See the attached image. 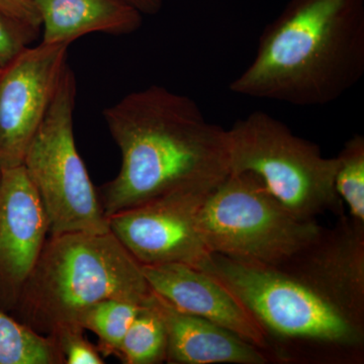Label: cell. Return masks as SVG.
<instances>
[{
    "label": "cell",
    "instance_id": "cell-1",
    "mask_svg": "<svg viewBox=\"0 0 364 364\" xmlns=\"http://www.w3.org/2000/svg\"><path fill=\"white\" fill-rule=\"evenodd\" d=\"M102 116L122 156L119 174L97 188L107 218L178 189H214L230 174L227 129L193 98L151 85Z\"/></svg>",
    "mask_w": 364,
    "mask_h": 364
},
{
    "label": "cell",
    "instance_id": "cell-2",
    "mask_svg": "<svg viewBox=\"0 0 364 364\" xmlns=\"http://www.w3.org/2000/svg\"><path fill=\"white\" fill-rule=\"evenodd\" d=\"M363 74L364 0H289L230 90L314 107L338 100Z\"/></svg>",
    "mask_w": 364,
    "mask_h": 364
},
{
    "label": "cell",
    "instance_id": "cell-3",
    "mask_svg": "<svg viewBox=\"0 0 364 364\" xmlns=\"http://www.w3.org/2000/svg\"><path fill=\"white\" fill-rule=\"evenodd\" d=\"M239 299L258 325L270 363L361 364L364 321L286 264H250L210 253L200 267Z\"/></svg>",
    "mask_w": 364,
    "mask_h": 364
},
{
    "label": "cell",
    "instance_id": "cell-4",
    "mask_svg": "<svg viewBox=\"0 0 364 364\" xmlns=\"http://www.w3.org/2000/svg\"><path fill=\"white\" fill-rule=\"evenodd\" d=\"M152 289L142 267L112 233H66L48 237L13 315L48 336L105 299L144 304Z\"/></svg>",
    "mask_w": 364,
    "mask_h": 364
},
{
    "label": "cell",
    "instance_id": "cell-5",
    "mask_svg": "<svg viewBox=\"0 0 364 364\" xmlns=\"http://www.w3.org/2000/svg\"><path fill=\"white\" fill-rule=\"evenodd\" d=\"M227 131L230 173L255 174L301 219L344 215L334 184L336 157H325L318 145L264 112H251Z\"/></svg>",
    "mask_w": 364,
    "mask_h": 364
},
{
    "label": "cell",
    "instance_id": "cell-6",
    "mask_svg": "<svg viewBox=\"0 0 364 364\" xmlns=\"http://www.w3.org/2000/svg\"><path fill=\"white\" fill-rule=\"evenodd\" d=\"M196 225L208 252L264 267L282 264L322 229L287 210L250 172L230 173L208 195Z\"/></svg>",
    "mask_w": 364,
    "mask_h": 364
},
{
    "label": "cell",
    "instance_id": "cell-7",
    "mask_svg": "<svg viewBox=\"0 0 364 364\" xmlns=\"http://www.w3.org/2000/svg\"><path fill=\"white\" fill-rule=\"evenodd\" d=\"M76 95L75 74L68 65L23 163L44 207L49 236L111 231L97 188L76 147Z\"/></svg>",
    "mask_w": 364,
    "mask_h": 364
},
{
    "label": "cell",
    "instance_id": "cell-8",
    "mask_svg": "<svg viewBox=\"0 0 364 364\" xmlns=\"http://www.w3.org/2000/svg\"><path fill=\"white\" fill-rule=\"evenodd\" d=\"M214 189L171 191L112 215L109 229L143 267L181 263L200 268L210 253L200 238L196 222L203 203Z\"/></svg>",
    "mask_w": 364,
    "mask_h": 364
},
{
    "label": "cell",
    "instance_id": "cell-9",
    "mask_svg": "<svg viewBox=\"0 0 364 364\" xmlns=\"http://www.w3.org/2000/svg\"><path fill=\"white\" fill-rule=\"evenodd\" d=\"M68 48L28 46L0 68V169L23 165L68 66Z\"/></svg>",
    "mask_w": 364,
    "mask_h": 364
},
{
    "label": "cell",
    "instance_id": "cell-10",
    "mask_svg": "<svg viewBox=\"0 0 364 364\" xmlns=\"http://www.w3.org/2000/svg\"><path fill=\"white\" fill-rule=\"evenodd\" d=\"M49 237L37 191L21 166L0 176V309L13 315Z\"/></svg>",
    "mask_w": 364,
    "mask_h": 364
},
{
    "label": "cell",
    "instance_id": "cell-11",
    "mask_svg": "<svg viewBox=\"0 0 364 364\" xmlns=\"http://www.w3.org/2000/svg\"><path fill=\"white\" fill-rule=\"evenodd\" d=\"M282 263L364 321L363 223L340 215L334 227H322L312 241Z\"/></svg>",
    "mask_w": 364,
    "mask_h": 364
},
{
    "label": "cell",
    "instance_id": "cell-12",
    "mask_svg": "<svg viewBox=\"0 0 364 364\" xmlns=\"http://www.w3.org/2000/svg\"><path fill=\"white\" fill-rule=\"evenodd\" d=\"M141 267L151 289L177 310L221 326L267 354L264 336L252 316L212 274L181 263Z\"/></svg>",
    "mask_w": 364,
    "mask_h": 364
},
{
    "label": "cell",
    "instance_id": "cell-13",
    "mask_svg": "<svg viewBox=\"0 0 364 364\" xmlns=\"http://www.w3.org/2000/svg\"><path fill=\"white\" fill-rule=\"evenodd\" d=\"M153 294L166 327V363H270L255 345L210 321L177 310Z\"/></svg>",
    "mask_w": 364,
    "mask_h": 364
},
{
    "label": "cell",
    "instance_id": "cell-14",
    "mask_svg": "<svg viewBox=\"0 0 364 364\" xmlns=\"http://www.w3.org/2000/svg\"><path fill=\"white\" fill-rule=\"evenodd\" d=\"M42 21V43L70 45L92 33L127 36L142 26L143 14L123 0H33Z\"/></svg>",
    "mask_w": 364,
    "mask_h": 364
},
{
    "label": "cell",
    "instance_id": "cell-15",
    "mask_svg": "<svg viewBox=\"0 0 364 364\" xmlns=\"http://www.w3.org/2000/svg\"><path fill=\"white\" fill-rule=\"evenodd\" d=\"M166 356V327L152 291L124 335L117 358L124 364H160Z\"/></svg>",
    "mask_w": 364,
    "mask_h": 364
},
{
    "label": "cell",
    "instance_id": "cell-16",
    "mask_svg": "<svg viewBox=\"0 0 364 364\" xmlns=\"http://www.w3.org/2000/svg\"><path fill=\"white\" fill-rule=\"evenodd\" d=\"M144 304L119 299H102L79 314L76 323L97 335V346L102 358H117L124 335Z\"/></svg>",
    "mask_w": 364,
    "mask_h": 364
},
{
    "label": "cell",
    "instance_id": "cell-17",
    "mask_svg": "<svg viewBox=\"0 0 364 364\" xmlns=\"http://www.w3.org/2000/svg\"><path fill=\"white\" fill-rule=\"evenodd\" d=\"M0 364H64L51 336L33 331L0 309Z\"/></svg>",
    "mask_w": 364,
    "mask_h": 364
},
{
    "label": "cell",
    "instance_id": "cell-18",
    "mask_svg": "<svg viewBox=\"0 0 364 364\" xmlns=\"http://www.w3.org/2000/svg\"><path fill=\"white\" fill-rule=\"evenodd\" d=\"M335 189L349 217L364 224V138L354 135L336 156Z\"/></svg>",
    "mask_w": 364,
    "mask_h": 364
},
{
    "label": "cell",
    "instance_id": "cell-19",
    "mask_svg": "<svg viewBox=\"0 0 364 364\" xmlns=\"http://www.w3.org/2000/svg\"><path fill=\"white\" fill-rule=\"evenodd\" d=\"M85 330L77 323L59 325L48 336H51L64 364H104L97 345L86 338Z\"/></svg>",
    "mask_w": 364,
    "mask_h": 364
},
{
    "label": "cell",
    "instance_id": "cell-20",
    "mask_svg": "<svg viewBox=\"0 0 364 364\" xmlns=\"http://www.w3.org/2000/svg\"><path fill=\"white\" fill-rule=\"evenodd\" d=\"M40 33L0 11V68L36 42Z\"/></svg>",
    "mask_w": 364,
    "mask_h": 364
},
{
    "label": "cell",
    "instance_id": "cell-21",
    "mask_svg": "<svg viewBox=\"0 0 364 364\" xmlns=\"http://www.w3.org/2000/svg\"><path fill=\"white\" fill-rule=\"evenodd\" d=\"M0 11L41 33L42 21L33 0H0Z\"/></svg>",
    "mask_w": 364,
    "mask_h": 364
},
{
    "label": "cell",
    "instance_id": "cell-22",
    "mask_svg": "<svg viewBox=\"0 0 364 364\" xmlns=\"http://www.w3.org/2000/svg\"><path fill=\"white\" fill-rule=\"evenodd\" d=\"M142 14H156L162 9L163 0H123Z\"/></svg>",
    "mask_w": 364,
    "mask_h": 364
},
{
    "label": "cell",
    "instance_id": "cell-23",
    "mask_svg": "<svg viewBox=\"0 0 364 364\" xmlns=\"http://www.w3.org/2000/svg\"><path fill=\"white\" fill-rule=\"evenodd\" d=\"M0 176H1V169H0Z\"/></svg>",
    "mask_w": 364,
    "mask_h": 364
}]
</instances>
